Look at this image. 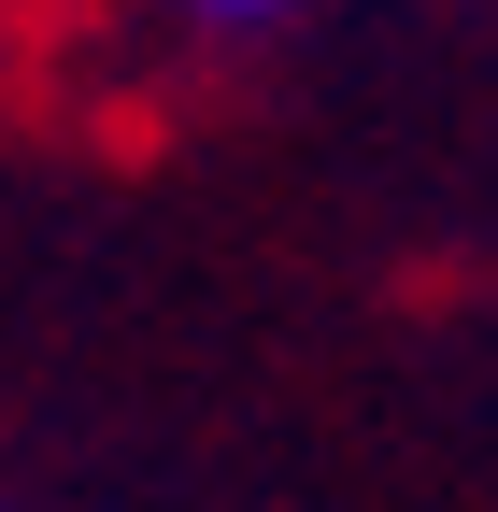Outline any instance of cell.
<instances>
[{
  "label": "cell",
  "instance_id": "6da1fadb",
  "mask_svg": "<svg viewBox=\"0 0 498 512\" xmlns=\"http://www.w3.org/2000/svg\"><path fill=\"white\" fill-rule=\"evenodd\" d=\"M171 15L200 29V43H257V29H285V15H299V0H171Z\"/></svg>",
  "mask_w": 498,
  "mask_h": 512
}]
</instances>
